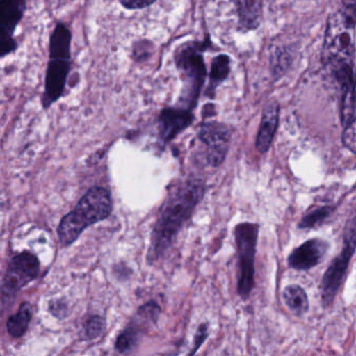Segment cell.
I'll list each match as a JSON object with an SVG mask.
<instances>
[{"mask_svg": "<svg viewBox=\"0 0 356 356\" xmlns=\"http://www.w3.org/2000/svg\"><path fill=\"white\" fill-rule=\"evenodd\" d=\"M355 26L356 19L343 10L329 19L322 51V60L325 65L335 62L353 63Z\"/></svg>", "mask_w": 356, "mask_h": 356, "instance_id": "cell-5", "label": "cell"}, {"mask_svg": "<svg viewBox=\"0 0 356 356\" xmlns=\"http://www.w3.org/2000/svg\"><path fill=\"white\" fill-rule=\"evenodd\" d=\"M39 272L40 262L34 254L24 251L14 256L8 264L7 272L3 277L1 286L3 307L6 302L10 303L14 299L20 289L35 280L38 277Z\"/></svg>", "mask_w": 356, "mask_h": 356, "instance_id": "cell-8", "label": "cell"}, {"mask_svg": "<svg viewBox=\"0 0 356 356\" xmlns=\"http://www.w3.org/2000/svg\"><path fill=\"white\" fill-rule=\"evenodd\" d=\"M328 248V243L323 239H309L291 252L289 257V266L296 270H309L320 264Z\"/></svg>", "mask_w": 356, "mask_h": 356, "instance_id": "cell-11", "label": "cell"}, {"mask_svg": "<svg viewBox=\"0 0 356 356\" xmlns=\"http://www.w3.org/2000/svg\"><path fill=\"white\" fill-rule=\"evenodd\" d=\"M208 337V329L207 325H202L200 326L199 330H197V335H195V349L191 352V354L195 353L200 347H201L202 343L205 341V339H207Z\"/></svg>", "mask_w": 356, "mask_h": 356, "instance_id": "cell-24", "label": "cell"}, {"mask_svg": "<svg viewBox=\"0 0 356 356\" xmlns=\"http://www.w3.org/2000/svg\"><path fill=\"white\" fill-rule=\"evenodd\" d=\"M105 318L99 316H92L86 321L84 326V337L86 339H95L105 330Z\"/></svg>", "mask_w": 356, "mask_h": 356, "instance_id": "cell-20", "label": "cell"}, {"mask_svg": "<svg viewBox=\"0 0 356 356\" xmlns=\"http://www.w3.org/2000/svg\"><path fill=\"white\" fill-rule=\"evenodd\" d=\"M356 250V214L352 216L345 227L343 247L339 255L331 262L322 279V299L325 305L332 303L343 283L350 260Z\"/></svg>", "mask_w": 356, "mask_h": 356, "instance_id": "cell-6", "label": "cell"}, {"mask_svg": "<svg viewBox=\"0 0 356 356\" xmlns=\"http://www.w3.org/2000/svg\"><path fill=\"white\" fill-rule=\"evenodd\" d=\"M241 24L247 28H256L261 16V0H237Z\"/></svg>", "mask_w": 356, "mask_h": 356, "instance_id": "cell-17", "label": "cell"}, {"mask_svg": "<svg viewBox=\"0 0 356 356\" xmlns=\"http://www.w3.org/2000/svg\"><path fill=\"white\" fill-rule=\"evenodd\" d=\"M259 226L253 222H241L235 228L237 252L239 257L238 293L248 299L254 286V259L257 245Z\"/></svg>", "mask_w": 356, "mask_h": 356, "instance_id": "cell-7", "label": "cell"}, {"mask_svg": "<svg viewBox=\"0 0 356 356\" xmlns=\"http://www.w3.org/2000/svg\"><path fill=\"white\" fill-rule=\"evenodd\" d=\"M283 300L287 307L297 314L302 316L308 310V298L305 291L297 284L289 285L283 291Z\"/></svg>", "mask_w": 356, "mask_h": 356, "instance_id": "cell-15", "label": "cell"}, {"mask_svg": "<svg viewBox=\"0 0 356 356\" xmlns=\"http://www.w3.org/2000/svg\"><path fill=\"white\" fill-rule=\"evenodd\" d=\"M49 310L57 318H65L67 316V304L62 300H54L49 303Z\"/></svg>", "mask_w": 356, "mask_h": 356, "instance_id": "cell-22", "label": "cell"}, {"mask_svg": "<svg viewBox=\"0 0 356 356\" xmlns=\"http://www.w3.org/2000/svg\"><path fill=\"white\" fill-rule=\"evenodd\" d=\"M205 185L201 180L189 179L175 185L158 214L153 233L149 259L161 257L174 241L179 231L191 218L193 210L203 199Z\"/></svg>", "mask_w": 356, "mask_h": 356, "instance_id": "cell-1", "label": "cell"}, {"mask_svg": "<svg viewBox=\"0 0 356 356\" xmlns=\"http://www.w3.org/2000/svg\"><path fill=\"white\" fill-rule=\"evenodd\" d=\"M33 318L32 306L28 302L20 305L19 309L13 316H10L7 323L8 333L12 337H22L26 334Z\"/></svg>", "mask_w": 356, "mask_h": 356, "instance_id": "cell-14", "label": "cell"}, {"mask_svg": "<svg viewBox=\"0 0 356 356\" xmlns=\"http://www.w3.org/2000/svg\"><path fill=\"white\" fill-rule=\"evenodd\" d=\"M139 332L140 331L136 327H128L116 339V350H118L120 353H124L132 349L138 341Z\"/></svg>", "mask_w": 356, "mask_h": 356, "instance_id": "cell-19", "label": "cell"}, {"mask_svg": "<svg viewBox=\"0 0 356 356\" xmlns=\"http://www.w3.org/2000/svg\"><path fill=\"white\" fill-rule=\"evenodd\" d=\"M208 45V41L189 42L177 49L175 61L183 81L180 105L185 109L193 110L195 107L205 82L206 67L203 53Z\"/></svg>", "mask_w": 356, "mask_h": 356, "instance_id": "cell-4", "label": "cell"}, {"mask_svg": "<svg viewBox=\"0 0 356 356\" xmlns=\"http://www.w3.org/2000/svg\"><path fill=\"white\" fill-rule=\"evenodd\" d=\"M229 72H230V59L228 56L220 55L214 58L211 63V70H210L209 87L206 93L211 97H213L216 87L226 80Z\"/></svg>", "mask_w": 356, "mask_h": 356, "instance_id": "cell-16", "label": "cell"}, {"mask_svg": "<svg viewBox=\"0 0 356 356\" xmlns=\"http://www.w3.org/2000/svg\"><path fill=\"white\" fill-rule=\"evenodd\" d=\"M343 143L349 151L356 154V116L346 126L343 133Z\"/></svg>", "mask_w": 356, "mask_h": 356, "instance_id": "cell-21", "label": "cell"}, {"mask_svg": "<svg viewBox=\"0 0 356 356\" xmlns=\"http://www.w3.org/2000/svg\"><path fill=\"white\" fill-rule=\"evenodd\" d=\"M111 212L110 191L99 186L89 189L76 208L62 218L58 227L60 243L63 247L72 245L89 226L109 218Z\"/></svg>", "mask_w": 356, "mask_h": 356, "instance_id": "cell-2", "label": "cell"}, {"mask_svg": "<svg viewBox=\"0 0 356 356\" xmlns=\"http://www.w3.org/2000/svg\"><path fill=\"white\" fill-rule=\"evenodd\" d=\"M70 29L65 24H58L51 34L49 45V63L42 97L45 109L56 103L65 91L70 70Z\"/></svg>", "mask_w": 356, "mask_h": 356, "instance_id": "cell-3", "label": "cell"}, {"mask_svg": "<svg viewBox=\"0 0 356 356\" xmlns=\"http://www.w3.org/2000/svg\"><path fill=\"white\" fill-rule=\"evenodd\" d=\"M193 120L191 110L185 108H168L162 110L159 115L160 138L168 143L176 138Z\"/></svg>", "mask_w": 356, "mask_h": 356, "instance_id": "cell-12", "label": "cell"}, {"mask_svg": "<svg viewBox=\"0 0 356 356\" xmlns=\"http://www.w3.org/2000/svg\"><path fill=\"white\" fill-rule=\"evenodd\" d=\"M26 0H1L0 18H1V56L9 55L15 51L14 32L26 12Z\"/></svg>", "mask_w": 356, "mask_h": 356, "instance_id": "cell-10", "label": "cell"}, {"mask_svg": "<svg viewBox=\"0 0 356 356\" xmlns=\"http://www.w3.org/2000/svg\"><path fill=\"white\" fill-rule=\"evenodd\" d=\"M199 138L206 147V159L212 166L224 162L230 145V132L224 124L205 122L200 128Z\"/></svg>", "mask_w": 356, "mask_h": 356, "instance_id": "cell-9", "label": "cell"}, {"mask_svg": "<svg viewBox=\"0 0 356 356\" xmlns=\"http://www.w3.org/2000/svg\"><path fill=\"white\" fill-rule=\"evenodd\" d=\"M343 11L356 19V0H343Z\"/></svg>", "mask_w": 356, "mask_h": 356, "instance_id": "cell-25", "label": "cell"}, {"mask_svg": "<svg viewBox=\"0 0 356 356\" xmlns=\"http://www.w3.org/2000/svg\"><path fill=\"white\" fill-rule=\"evenodd\" d=\"M279 124V105L276 102H270L264 108L261 124L256 138V147L260 153H266L272 145L275 133Z\"/></svg>", "mask_w": 356, "mask_h": 356, "instance_id": "cell-13", "label": "cell"}, {"mask_svg": "<svg viewBox=\"0 0 356 356\" xmlns=\"http://www.w3.org/2000/svg\"><path fill=\"white\" fill-rule=\"evenodd\" d=\"M333 208L330 206H323V207L316 208L312 210L309 213L303 216L301 222H300V228L309 229L314 228L318 225L323 224L329 216L332 213Z\"/></svg>", "mask_w": 356, "mask_h": 356, "instance_id": "cell-18", "label": "cell"}, {"mask_svg": "<svg viewBox=\"0 0 356 356\" xmlns=\"http://www.w3.org/2000/svg\"><path fill=\"white\" fill-rule=\"evenodd\" d=\"M120 3L129 10L145 9L153 5L156 0H120Z\"/></svg>", "mask_w": 356, "mask_h": 356, "instance_id": "cell-23", "label": "cell"}]
</instances>
